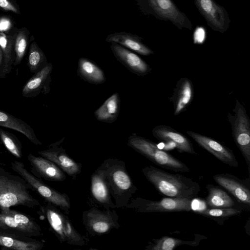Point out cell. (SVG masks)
I'll list each match as a JSON object with an SVG mask.
<instances>
[{
  "label": "cell",
  "instance_id": "1",
  "mask_svg": "<svg viewBox=\"0 0 250 250\" xmlns=\"http://www.w3.org/2000/svg\"><path fill=\"white\" fill-rule=\"evenodd\" d=\"M142 172L160 193L168 197L192 200L201 190L198 183L181 174L169 173L151 165Z\"/></svg>",
  "mask_w": 250,
  "mask_h": 250
},
{
  "label": "cell",
  "instance_id": "2",
  "mask_svg": "<svg viewBox=\"0 0 250 250\" xmlns=\"http://www.w3.org/2000/svg\"><path fill=\"white\" fill-rule=\"evenodd\" d=\"M98 168L104 177L116 208H125L137 188L126 169L125 163L109 158Z\"/></svg>",
  "mask_w": 250,
  "mask_h": 250
},
{
  "label": "cell",
  "instance_id": "3",
  "mask_svg": "<svg viewBox=\"0 0 250 250\" xmlns=\"http://www.w3.org/2000/svg\"><path fill=\"white\" fill-rule=\"evenodd\" d=\"M30 186L20 175L0 167V211L15 206L35 208L41 205L30 193Z\"/></svg>",
  "mask_w": 250,
  "mask_h": 250
},
{
  "label": "cell",
  "instance_id": "4",
  "mask_svg": "<svg viewBox=\"0 0 250 250\" xmlns=\"http://www.w3.org/2000/svg\"><path fill=\"white\" fill-rule=\"evenodd\" d=\"M127 145L155 165L175 172H187L190 168L180 160L160 149L151 140L135 134L130 135Z\"/></svg>",
  "mask_w": 250,
  "mask_h": 250
},
{
  "label": "cell",
  "instance_id": "5",
  "mask_svg": "<svg viewBox=\"0 0 250 250\" xmlns=\"http://www.w3.org/2000/svg\"><path fill=\"white\" fill-rule=\"evenodd\" d=\"M39 207L40 212L46 218L52 231L61 243L80 247L86 244L85 237L75 229L67 216L57 207L47 203Z\"/></svg>",
  "mask_w": 250,
  "mask_h": 250
},
{
  "label": "cell",
  "instance_id": "6",
  "mask_svg": "<svg viewBox=\"0 0 250 250\" xmlns=\"http://www.w3.org/2000/svg\"><path fill=\"white\" fill-rule=\"evenodd\" d=\"M12 169L21 176L30 186L31 190L37 192L47 203L59 207L68 214L71 207L69 196L47 185L31 173L21 162L14 161L11 163Z\"/></svg>",
  "mask_w": 250,
  "mask_h": 250
},
{
  "label": "cell",
  "instance_id": "7",
  "mask_svg": "<svg viewBox=\"0 0 250 250\" xmlns=\"http://www.w3.org/2000/svg\"><path fill=\"white\" fill-rule=\"evenodd\" d=\"M233 114L229 113L227 120L232 130L234 141L250 167V122L247 112L240 101L236 99Z\"/></svg>",
  "mask_w": 250,
  "mask_h": 250
},
{
  "label": "cell",
  "instance_id": "8",
  "mask_svg": "<svg viewBox=\"0 0 250 250\" xmlns=\"http://www.w3.org/2000/svg\"><path fill=\"white\" fill-rule=\"evenodd\" d=\"M141 3L145 12L157 19L170 21L180 29L192 30L191 22L172 0H141Z\"/></svg>",
  "mask_w": 250,
  "mask_h": 250
},
{
  "label": "cell",
  "instance_id": "9",
  "mask_svg": "<svg viewBox=\"0 0 250 250\" xmlns=\"http://www.w3.org/2000/svg\"><path fill=\"white\" fill-rule=\"evenodd\" d=\"M192 201L171 197L153 201L137 197L131 199L125 208L141 213L188 212L192 210Z\"/></svg>",
  "mask_w": 250,
  "mask_h": 250
},
{
  "label": "cell",
  "instance_id": "10",
  "mask_svg": "<svg viewBox=\"0 0 250 250\" xmlns=\"http://www.w3.org/2000/svg\"><path fill=\"white\" fill-rule=\"evenodd\" d=\"M82 219L87 232L92 236L103 235L120 227L118 214L111 209L91 208L83 211Z\"/></svg>",
  "mask_w": 250,
  "mask_h": 250
},
{
  "label": "cell",
  "instance_id": "11",
  "mask_svg": "<svg viewBox=\"0 0 250 250\" xmlns=\"http://www.w3.org/2000/svg\"><path fill=\"white\" fill-rule=\"evenodd\" d=\"M195 4L208 25L214 31L226 32L231 22L225 9L214 0H194Z\"/></svg>",
  "mask_w": 250,
  "mask_h": 250
},
{
  "label": "cell",
  "instance_id": "12",
  "mask_svg": "<svg viewBox=\"0 0 250 250\" xmlns=\"http://www.w3.org/2000/svg\"><path fill=\"white\" fill-rule=\"evenodd\" d=\"M64 138L52 144L46 149L39 151L38 154L55 163L64 173L75 180L81 172L82 165L72 159L60 144Z\"/></svg>",
  "mask_w": 250,
  "mask_h": 250
},
{
  "label": "cell",
  "instance_id": "13",
  "mask_svg": "<svg viewBox=\"0 0 250 250\" xmlns=\"http://www.w3.org/2000/svg\"><path fill=\"white\" fill-rule=\"evenodd\" d=\"M187 133L200 146L212 154L222 162L232 167L239 166L232 150L216 140L192 131Z\"/></svg>",
  "mask_w": 250,
  "mask_h": 250
},
{
  "label": "cell",
  "instance_id": "14",
  "mask_svg": "<svg viewBox=\"0 0 250 250\" xmlns=\"http://www.w3.org/2000/svg\"><path fill=\"white\" fill-rule=\"evenodd\" d=\"M27 159L31 166V172L36 177L52 182H62L65 180V173L49 160L31 153L28 154Z\"/></svg>",
  "mask_w": 250,
  "mask_h": 250
},
{
  "label": "cell",
  "instance_id": "15",
  "mask_svg": "<svg viewBox=\"0 0 250 250\" xmlns=\"http://www.w3.org/2000/svg\"><path fill=\"white\" fill-rule=\"evenodd\" d=\"M110 48L118 61L131 73L144 77L152 70L150 66L133 51L116 43H111Z\"/></svg>",
  "mask_w": 250,
  "mask_h": 250
},
{
  "label": "cell",
  "instance_id": "16",
  "mask_svg": "<svg viewBox=\"0 0 250 250\" xmlns=\"http://www.w3.org/2000/svg\"><path fill=\"white\" fill-rule=\"evenodd\" d=\"M214 180L230 193L240 203L250 206V179L242 180L229 174L213 175Z\"/></svg>",
  "mask_w": 250,
  "mask_h": 250
},
{
  "label": "cell",
  "instance_id": "17",
  "mask_svg": "<svg viewBox=\"0 0 250 250\" xmlns=\"http://www.w3.org/2000/svg\"><path fill=\"white\" fill-rule=\"evenodd\" d=\"M53 66L52 62L48 64L42 70L34 74L23 86L21 94L25 98L35 97L41 93H49L51 84V73Z\"/></svg>",
  "mask_w": 250,
  "mask_h": 250
},
{
  "label": "cell",
  "instance_id": "18",
  "mask_svg": "<svg viewBox=\"0 0 250 250\" xmlns=\"http://www.w3.org/2000/svg\"><path fill=\"white\" fill-rule=\"evenodd\" d=\"M152 133L159 141L173 143L179 152L196 154L190 140L184 135L169 126L162 125H157L153 128Z\"/></svg>",
  "mask_w": 250,
  "mask_h": 250
},
{
  "label": "cell",
  "instance_id": "19",
  "mask_svg": "<svg viewBox=\"0 0 250 250\" xmlns=\"http://www.w3.org/2000/svg\"><path fill=\"white\" fill-rule=\"evenodd\" d=\"M90 193L96 203L105 209L116 208L112 200L108 185L103 174L98 168L91 176Z\"/></svg>",
  "mask_w": 250,
  "mask_h": 250
},
{
  "label": "cell",
  "instance_id": "20",
  "mask_svg": "<svg viewBox=\"0 0 250 250\" xmlns=\"http://www.w3.org/2000/svg\"><path fill=\"white\" fill-rule=\"evenodd\" d=\"M193 97L194 87L191 81L187 78H181L177 81L171 98L174 115L177 116L185 111L191 104Z\"/></svg>",
  "mask_w": 250,
  "mask_h": 250
},
{
  "label": "cell",
  "instance_id": "21",
  "mask_svg": "<svg viewBox=\"0 0 250 250\" xmlns=\"http://www.w3.org/2000/svg\"><path fill=\"white\" fill-rule=\"evenodd\" d=\"M44 243L25 235L0 232L1 249L15 250H41Z\"/></svg>",
  "mask_w": 250,
  "mask_h": 250
},
{
  "label": "cell",
  "instance_id": "22",
  "mask_svg": "<svg viewBox=\"0 0 250 250\" xmlns=\"http://www.w3.org/2000/svg\"><path fill=\"white\" fill-rule=\"evenodd\" d=\"M106 41L116 43L122 46L143 56H149L153 51L142 42L140 37L124 32L111 34L107 36Z\"/></svg>",
  "mask_w": 250,
  "mask_h": 250
},
{
  "label": "cell",
  "instance_id": "23",
  "mask_svg": "<svg viewBox=\"0 0 250 250\" xmlns=\"http://www.w3.org/2000/svg\"><path fill=\"white\" fill-rule=\"evenodd\" d=\"M77 73L81 79L91 84H100L106 81L103 70L93 61L86 58H79Z\"/></svg>",
  "mask_w": 250,
  "mask_h": 250
},
{
  "label": "cell",
  "instance_id": "24",
  "mask_svg": "<svg viewBox=\"0 0 250 250\" xmlns=\"http://www.w3.org/2000/svg\"><path fill=\"white\" fill-rule=\"evenodd\" d=\"M0 126L9 128L21 132L36 145H42L30 125L21 119L0 110Z\"/></svg>",
  "mask_w": 250,
  "mask_h": 250
},
{
  "label": "cell",
  "instance_id": "25",
  "mask_svg": "<svg viewBox=\"0 0 250 250\" xmlns=\"http://www.w3.org/2000/svg\"><path fill=\"white\" fill-rule=\"evenodd\" d=\"M121 100L118 92L113 93L94 112L96 119L100 122L112 123L116 121L120 109Z\"/></svg>",
  "mask_w": 250,
  "mask_h": 250
},
{
  "label": "cell",
  "instance_id": "26",
  "mask_svg": "<svg viewBox=\"0 0 250 250\" xmlns=\"http://www.w3.org/2000/svg\"><path fill=\"white\" fill-rule=\"evenodd\" d=\"M195 239L192 241H185L167 236L160 238L153 239L148 242L145 249L147 250H173L181 245H187L190 246H197L201 240L207 238L200 234H195Z\"/></svg>",
  "mask_w": 250,
  "mask_h": 250
},
{
  "label": "cell",
  "instance_id": "27",
  "mask_svg": "<svg viewBox=\"0 0 250 250\" xmlns=\"http://www.w3.org/2000/svg\"><path fill=\"white\" fill-rule=\"evenodd\" d=\"M206 188L208 195L205 199V201L208 208H225L233 207L235 205L232 198L219 187L208 184Z\"/></svg>",
  "mask_w": 250,
  "mask_h": 250
},
{
  "label": "cell",
  "instance_id": "28",
  "mask_svg": "<svg viewBox=\"0 0 250 250\" xmlns=\"http://www.w3.org/2000/svg\"><path fill=\"white\" fill-rule=\"evenodd\" d=\"M194 211L198 214L210 218L220 224H223L226 220L232 216L240 215L243 209L233 207L225 208H207L195 210Z\"/></svg>",
  "mask_w": 250,
  "mask_h": 250
},
{
  "label": "cell",
  "instance_id": "29",
  "mask_svg": "<svg viewBox=\"0 0 250 250\" xmlns=\"http://www.w3.org/2000/svg\"><path fill=\"white\" fill-rule=\"evenodd\" d=\"M0 232L35 237L30 230L18 224L11 216L0 212Z\"/></svg>",
  "mask_w": 250,
  "mask_h": 250
},
{
  "label": "cell",
  "instance_id": "30",
  "mask_svg": "<svg viewBox=\"0 0 250 250\" xmlns=\"http://www.w3.org/2000/svg\"><path fill=\"white\" fill-rule=\"evenodd\" d=\"M0 212L12 217L18 224L33 232L35 237L42 235V230L40 226L30 216L17 210L11 209L10 208L3 209Z\"/></svg>",
  "mask_w": 250,
  "mask_h": 250
},
{
  "label": "cell",
  "instance_id": "31",
  "mask_svg": "<svg viewBox=\"0 0 250 250\" xmlns=\"http://www.w3.org/2000/svg\"><path fill=\"white\" fill-rule=\"evenodd\" d=\"M47 58L43 52L35 43L31 44L27 61L30 71L36 73L48 64Z\"/></svg>",
  "mask_w": 250,
  "mask_h": 250
},
{
  "label": "cell",
  "instance_id": "32",
  "mask_svg": "<svg viewBox=\"0 0 250 250\" xmlns=\"http://www.w3.org/2000/svg\"><path fill=\"white\" fill-rule=\"evenodd\" d=\"M0 140L7 150L15 157L22 156V145L14 134L3 129L0 126Z\"/></svg>",
  "mask_w": 250,
  "mask_h": 250
},
{
  "label": "cell",
  "instance_id": "33",
  "mask_svg": "<svg viewBox=\"0 0 250 250\" xmlns=\"http://www.w3.org/2000/svg\"><path fill=\"white\" fill-rule=\"evenodd\" d=\"M27 40L23 33H19L14 44L15 59L14 66L20 64L25 54L27 48Z\"/></svg>",
  "mask_w": 250,
  "mask_h": 250
},
{
  "label": "cell",
  "instance_id": "34",
  "mask_svg": "<svg viewBox=\"0 0 250 250\" xmlns=\"http://www.w3.org/2000/svg\"><path fill=\"white\" fill-rule=\"evenodd\" d=\"M206 39V31L203 27H198L193 34L194 43H202Z\"/></svg>",
  "mask_w": 250,
  "mask_h": 250
},
{
  "label": "cell",
  "instance_id": "35",
  "mask_svg": "<svg viewBox=\"0 0 250 250\" xmlns=\"http://www.w3.org/2000/svg\"><path fill=\"white\" fill-rule=\"evenodd\" d=\"M0 7L6 10L18 12L16 8L8 0H0Z\"/></svg>",
  "mask_w": 250,
  "mask_h": 250
},
{
  "label": "cell",
  "instance_id": "36",
  "mask_svg": "<svg viewBox=\"0 0 250 250\" xmlns=\"http://www.w3.org/2000/svg\"><path fill=\"white\" fill-rule=\"evenodd\" d=\"M11 26L10 20L6 18L0 19V31L3 32L8 30Z\"/></svg>",
  "mask_w": 250,
  "mask_h": 250
},
{
  "label": "cell",
  "instance_id": "37",
  "mask_svg": "<svg viewBox=\"0 0 250 250\" xmlns=\"http://www.w3.org/2000/svg\"><path fill=\"white\" fill-rule=\"evenodd\" d=\"M9 42V40L7 39L5 35L2 34L0 35V47L1 48L5 47Z\"/></svg>",
  "mask_w": 250,
  "mask_h": 250
},
{
  "label": "cell",
  "instance_id": "38",
  "mask_svg": "<svg viewBox=\"0 0 250 250\" xmlns=\"http://www.w3.org/2000/svg\"><path fill=\"white\" fill-rule=\"evenodd\" d=\"M2 61H3V56H2V50L0 47V69L1 67L2 64Z\"/></svg>",
  "mask_w": 250,
  "mask_h": 250
}]
</instances>
